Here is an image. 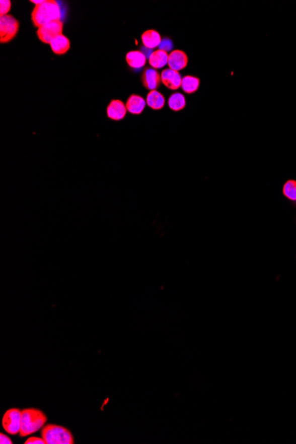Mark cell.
<instances>
[{
	"instance_id": "cell-1",
	"label": "cell",
	"mask_w": 296,
	"mask_h": 444,
	"mask_svg": "<svg viewBox=\"0 0 296 444\" xmlns=\"http://www.w3.org/2000/svg\"><path fill=\"white\" fill-rule=\"evenodd\" d=\"M62 10L55 0H45L44 3L37 5L31 13V21L35 27L40 28L50 22L61 21Z\"/></svg>"
},
{
	"instance_id": "cell-2",
	"label": "cell",
	"mask_w": 296,
	"mask_h": 444,
	"mask_svg": "<svg viewBox=\"0 0 296 444\" xmlns=\"http://www.w3.org/2000/svg\"><path fill=\"white\" fill-rule=\"evenodd\" d=\"M47 421V417L40 410L28 408L22 411V424L20 435L22 437L30 435L42 429Z\"/></svg>"
},
{
	"instance_id": "cell-3",
	"label": "cell",
	"mask_w": 296,
	"mask_h": 444,
	"mask_svg": "<svg viewBox=\"0 0 296 444\" xmlns=\"http://www.w3.org/2000/svg\"><path fill=\"white\" fill-rule=\"evenodd\" d=\"M41 435L45 440V444H73L74 437L70 431L64 427L49 424L43 426Z\"/></svg>"
},
{
	"instance_id": "cell-4",
	"label": "cell",
	"mask_w": 296,
	"mask_h": 444,
	"mask_svg": "<svg viewBox=\"0 0 296 444\" xmlns=\"http://www.w3.org/2000/svg\"><path fill=\"white\" fill-rule=\"evenodd\" d=\"M20 22L13 16H0V42L7 44L11 42L18 34Z\"/></svg>"
},
{
	"instance_id": "cell-5",
	"label": "cell",
	"mask_w": 296,
	"mask_h": 444,
	"mask_svg": "<svg viewBox=\"0 0 296 444\" xmlns=\"http://www.w3.org/2000/svg\"><path fill=\"white\" fill-rule=\"evenodd\" d=\"M22 424V411L17 408H12L5 412L2 419V426L9 434L15 435L20 433Z\"/></svg>"
},
{
	"instance_id": "cell-6",
	"label": "cell",
	"mask_w": 296,
	"mask_h": 444,
	"mask_svg": "<svg viewBox=\"0 0 296 444\" xmlns=\"http://www.w3.org/2000/svg\"><path fill=\"white\" fill-rule=\"evenodd\" d=\"M63 22L61 21L50 22L40 27L37 31L38 39L44 44H50L55 37L62 34Z\"/></svg>"
},
{
	"instance_id": "cell-7",
	"label": "cell",
	"mask_w": 296,
	"mask_h": 444,
	"mask_svg": "<svg viewBox=\"0 0 296 444\" xmlns=\"http://www.w3.org/2000/svg\"><path fill=\"white\" fill-rule=\"evenodd\" d=\"M141 82L146 90L155 91L162 84L161 74L153 68H145L141 76Z\"/></svg>"
},
{
	"instance_id": "cell-8",
	"label": "cell",
	"mask_w": 296,
	"mask_h": 444,
	"mask_svg": "<svg viewBox=\"0 0 296 444\" xmlns=\"http://www.w3.org/2000/svg\"><path fill=\"white\" fill-rule=\"evenodd\" d=\"M161 77L163 85L171 91H176L181 87L182 77L178 71L171 69L163 70Z\"/></svg>"
},
{
	"instance_id": "cell-9",
	"label": "cell",
	"mask_w": 296,
	"mask_h": 444,
	"mask_svg": "<svg viewBox=\"0 0 296 444\" xmlns=\"http://www.w3.org/2000/svg\"><path fill=\"white\" fill-rule=\"evenodd\" d=\"M187 63H188V57L185 51L181 50H174L170 52L168 59L169 69L178 72L185 69V67L187 66Z\"/></svg>"
},
{
	"instance_id": "cell-10",
	"label": "cell",
	"mask_w": 296,
	"mask_h": 444,
	"mask_svg": "<svg viewBox=\"0 0 296 444\" xmlns=\"http://www.w3.org/2000/svg\"><path fill=\"white\" fill-rule=\"evenodd\" d=\"M126 105L120 99H113L107 107L108 117L114 121H121L126 116Z\"/></svg>"
},
{
	"instance_id": "cell-11",
	"label": "cell",
	"mask_w": 296,
	"mask_h": 444,
	"mask_svg": "<svg viewBox=\"0 0 296 444\" xmlns=\"http://www.w3.org/2000/svg\"><path fill=\"white\" fill-rule=\"evenodd\" d=\"M52 52L56 55H64L70 49V41L63 34L55 37L50 43Z\"/></svg>"
},
{
	"instance_id": "cell-12",
	"label": "cell",
	"mask_w": 296,
	"mask_h": 444,
	"mask_svg": "<svg viewBox=\"0 0 296 444\" xmlns=\"http://www.w3.org/2000/svg\"><path fill=\"white\" fill-rule=\"evenodd\" d=\"M146 102L141 96L131 94L126 101L127 111L131 114H140L144 111Z\"/></svg>"
},
{
	"instance_id": "cell-13",
	"label": "cell",
	"mask_w": 296,
	"mask_h": 444,
	"mask_svg": "<svg viewBox=\"0 0 296 444\" xmlns=\"http://www.w3.org/2000/svg\"><path fill=\"white\" fill-rule=\"evenodd\" d=\"M125 59L132 70H140L146 63V55L141 51H130L126 54Z\"/></svg>"
},
{
	"instance_id": "cell-14",
	"label": "cell",
	"mask_w": 296,
	"mask_h": 444,
	"mask_svg": "<svg viewBox=\"0 0 296 444\" xmlns=\"http://www.w3.org/2000/svg\"><path fill=\"white\" fill-rule=\"evenodd\" d=\"M168 59H169L168 52L159 49L150 53V55L148 57V62L153 69L160 70L168 65Z\"/></svg>"
},
{
	"instance_id": "cell-15",
	"label": "cell",
	"mask_w": 296,
	"mask_h": 444,
	"mask_svg": "<svg viewBox=\"0 0 296 444\" xmlns=\"http://www.w3.org/2000/svg\"><path fill=\"white\" fill-rule=\"evenodd\" d=\"M162 37L159 32L155 30H145L144 33L141 35V41L143 43L144 47L147 49H155L160 46L162 43Z\"/></svg>"
},
{
	"instance_id": "cell-16",
	"label": "cell",
	"mask_w": 296,
	"mask_h": 444,
	"mask_svg": "<svg viewBox=\"0 0 296 444\" xmlns=\"http://www.w3.org/2000/svg\"><path fill=\"white\" fill-rule=\"evenodd\" d=\"M146 105L154 110H161L165 105V98L164 96L158 92V91H150L146 95L145 99Z\"/></svg>"
},
{
	"instance_id": "cell-17",
	"label": "cell",
	"mask_w": 296,
	"mask_h": 444,
	"mask_svg": "<svg viewBox=\"0 0 296 444\" xmlns=\"http://www.w3.org/2000/svg\"><path fill=\"white\" fill-rule=\"evenodd\" d=\"M200 86V79L193 76H185L182 78L181 89L187 94H193L196 92Z\"/></svg>"
},
{
	"instance_id": "cell-18",
	"label": "cell",
	"mask_w": 296,
	"mask_h": 444,
	"mask_svg": "<svg viewBox=\"0 0 296 444\" xmlns=\"http://www.w3.org/2000/svg\"><path fill=\"white\" fill-rule=\"evenodd\" d=\"M168 106L172 111H181L186 106V100L185 96L180 92H175L170 96L168 99Z\"/></svg>"
},
{
	"instance_id": "cell-19",
	"label": "cell",
	"mask_w": 296,
	"mask_h": 444,
	"mask_svg": "<svg viewBox=\"0 0 296 444\" xmlns=\"http://www.w3.org/2000/svg\"><path fill=\"white\" fill-rule=\"evenodd\" d=\"M282 193L289 201L296 202V180H287L283 185Z\"/></svg>"
},
{
	"instance_id": "cell-20",
	"label": "cell",
	"mask_w": 296,
	"mask_h": 444,
	"mask_svg": "<svg viewBox=\"0 0 296 444\" xmlns=\"http://www.w3.org/2000/svg\"><path fill=\"white\" fill-rule=\"evenodd\" d=\"M0 3H1V13H0V15H1V16L8 15L12 8L11 1H9V0H2Z\"/></svg>"
},
{
	"instance_id": "cell-21",
	"label": "cell",
	"mask_w": 296,
	"mask_h": 444,
	"mask_svg": "<svg viewBox=\"0 0 296 444\" xmlns=\"http://www.w3.org/2000/svg\"><path fill=\"white\" fill-rule=\"evenodd\" d=\"M25 444H45V441L43 437L31 436L27 439Z\"/></svg>"
},
{
	"instance_id": "cell-22",
	"label": "cell",
	"mask_w": 296,
	"mask_h": 444,
	"mask_svg": "<svg viewBox=\"0 0 296 444\" xmlns=\"http://www.w3.org/2000/svg\"><path fill=\"white\" fill-rule=\"evenodd\" d=\"M0 443L1 444H13L11 439L9 437L5 435L4 433H0Z\"/></svg>"
}]
</instances>
